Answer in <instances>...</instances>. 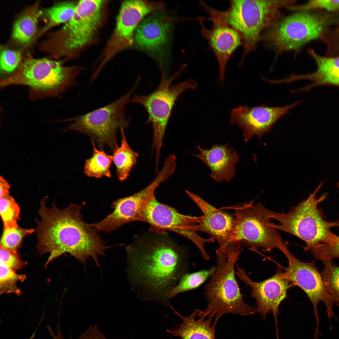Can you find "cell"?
Segmentation results:
<instances>
[{"mask_svg": "<svg viewBox=\"0 0 339 339\" xmlns=\"http://www.w3.org/2000/svg\"><path fill=\"white\" fill-rule=\"evenodd\" d=\"M48 329L52 339H65L62 335L58 323L56 331L55 332L48 326ZM76 339H107L103 333L99 329L97 325L91 326Z\"/></svg>", "mask_w": 339, "mask_h": 339, "instance_id": "obj_36", "label": "cell"}, {"mask_svg": "<svg viewBox=\"0 0 339 339\" xmlns=\"http://www.w3.org/2000/svg\"><path fill=\"white\" fill-rule=\"evenodd\" d=\"M301 102L297 100L290 105L272 107L263 104L250 107H238L231 111L230 123L236 125L243 131L244 141L247 142L255 136L261 138L271 131L273 126L282 117Z\"/></svg>", "mask_w": 339, "mask_h": 339, "instance_id": "obj_17", "label": "cell"}, {"mask_svg": "<svg viewBox=\"0 0 339 339\" xmlns=\"http://www.w3.org/2000/svg\"><path fill=\"white\" fill-rule=\"evenodd\" d=\"M76 5L72 2H62L46 9L45 13L51 25L67 23L73 16Z\"/></svg>", "mask_w": 339, "mask_h": 339, "instance_id": "obj_32", "label": "cell"}, {"mask_svg": "<svg viewBox=\"0 0 339 339\" xmlns=\"http://www.w3.org/2000/svg\"><path fill=\"white\" fill-rule=\"evenodd\" d=\"M47 198L40 202L35 231L37 237V249L41 254L48 253L46 266L54 259L68 253L84 265L92 258L100 266L99 257L110 248L105 245L97 231L83 220L81 213L83 204H71L60 209L55 202L51 208L46 206Z\"/></svg>", "mask_w": 339, "mask_h": 339, "instance_id": "obj_2", "label": "cell"}, {"mask_svg": "<svg viewBox=\"0 0 339 339\" xmlns=\"http://www.w3.org/2000/svg\"><path fill=\"white\" fill-rule=\"evenodd\" d=\"M337 188H338V191H339V181H338V182L337 183Z\"/></svg>", "mask_w": 339, "mask_h": 339, "instance_id": "obj_39", "label": "cell"}, {"mask_svg": "<svg viewBox=\"0 0 339 339\" xmlns=\"http://www.w3.org/2000/svg\"><path fill=\"white\" fill-rule=\"evenodd\" d=\"M199 153L192 155L204 162L211 171L210 176L218 182L230 181L235 176V165L239 156L233 147L227 143L220 145L213 144L208 149H203L198 145L196 147Z\"/></svg>", "mask_w": 339, "mask_h": 339, "instance_id": "obj_20", "label": "cell"}, {"mask_svg": "<svg viewBox=\"0 0 339 339\" xmlns=\"http://www.w3.org/2000/svg\"><path fill=\"white\" fill-rule=\"evenodd\" d=\"M9 186L3 179H1L0 185V198L9 195Z\"/></svg>", "mask_w": 339, "mask_h": 339, "instance_id": "obj_38", "label": "cell"}, {"mask_svg": "<svg viewBox=\"0 0 339 339\" xmlns=\"http://www.w3.org/2000/svg\"><path fill=\"white\" fill-rule=\"evenodd\" d=\"M209 19L213 23L211 29L206 28L199 19L201 32L217 58L219 67V79L223 81L227 64L234 52L243 45L242 39L236 30L220 20L212 17Z\"/></svg>", "mask_w": 339, "mask_h": 339, "instance_id": "obj_19", "label": "cell"}, {"mask_svg": "<svg viewBox=\"0 0 339 339\" xmlns=\"http://www.w3.org/2000/svg\"><path fill=\"white\" fill-rule=\"evenodd\" d=\"M199 219V217L181 214L175 208L159 202L154 195L146 205L142 221L149 224L151 229L171 231L185 237L197 246L204 259L208 260L209 256L204 245L213 242L214 239L203 238L198 234Z\"/></svg>", "mask_w": 339, "mask_h": 339, "instance_id": "obj_12", "label": "cell"}, {"mask_svg": "<svg viewBox=\"0 0 339 339\" xmlns=\"http://www.w3.org/2000/svg\"><path fill=\"white\" fill-rule=\"evenodd\" d=\"M186 192L203 213L199 217L197 231L205 233L216 240L219 244L218 250L227 252L240 251L241 244L234 239L235 219L234 214L217 209L189 191Z\"/></svg>", "mask_w": 339, "mask_h": 339, "instance_id": "obj_16", "label": "cell"}, {"mask_svg": "<svg viewBox=\"0 0 339 339\" xmlns=\"http://www.w3.org/2000/svg\"><path fill=\"white\" fill-rule=\"evenodd\" d=\"M0 213L3 229L18 226L20 208L15 200L9 195L0 198Z\"/></svg>", "mask_w": 339, "mask_h": 339, "instance_id": "obj_30", "label": "cell"}, {"mask_svg": "<svg viewBox=\"0 0 339 339\" xmlns=\"http://www.w3.org/2000/svg\"><path fill=\"white\" fill-rule=\"evenodd\" d=\"M331 38H326V42L328 44L329 49L333 46L339 50V23L336 28L331 34Z\"/></svg>", "mask_w": 339, "mask_h": 339, "instance_id": "obj_37", "label": "cell"}, {"mask_svg": "<svg viewBox=\"0 0 339 339\" xmlns=\"http://www.w3.org/2000/svg\"><path fill=\"white\" fill-rule=\"evenodd\" d=\"M288 4L287 0H233L228 9L222 11L209 6L206 10L236 30L241 36L244 47L242 61L254 50L261 33L282 19L280 9Z\"/></svg>", "mask_w": 339, "mask_h": 339, "instance_id": "obj_3", "label": "cell"}, {"mask_svg": "<svg viewBox=\"0 0 339 339\" xmlns=\"http://www.w3.org/2000/svg\"><path fill=\"white\" fill-rule=\"evenodd\" d=\"M103 2L79 1L72 18L42 43V50L53 56H68L90 42L100 24Z\"/></svg>", "mask_w": 339, "mask_h": 339, "instance_id": "obj_8", "label": "cell"}, {"mask_svg": "<svg viewBox=\"0 0 339 339\" xmlns=\"http://www.w3.org/2000/svg\"><path fill=\"white\" fill-rule=\"evenodd\" d=\"M322 262L324 268L321 274L323 282L332 301L339 306V265L332 260Z\"/></svg>", "mask_w": 339, "mask_h": 339, "instance_id": "obj_28", "label": "cell"}, {"mask_svg": "<svg viewBox=\"0 0 339 339\" xmlns=\"http://www.w3.org/2000/svg\"><path fill=\"white\" fill-rule=\"evenodd\" d=\"M323 185L321 183L306 199L293 207L288 212L280 213L272 211L271 218L279 222L271 223L270 225L276 230H280L296 236L306 244L304 250L310 251L326 239L332 232L331 229L339 227V219L336 221L326 220L319 204L324 201L327 194L319 198L316 195Z\"/></svg>", "mask_w": 339, "mask_h": 339, "instance_id": "obj_6", "label": "cell"}, {"mask_svg": "<svg viewBox=\"0 0 339 339\" xmlns=\"http://www.w3.org/2000/svg\"><path fill=\"white\" fill-rule=\"evenodd\" d=\"M234 240L256 251L281 250L286 245L271 225L272 212L261 203L252 201L234 208Z\"/></svg>", "mask_w": 339, "mask_h": 339, "instance_id": "obj_11", "label": "cell"}, {"mask_svg": "<svg viewBox=\"0 0 339 339\" xmlns=\"http://www.w3.org/2000/svg\"><path fill=\"white\" fill-rule=\"evenodd\" d=\"M178 72L170 78L162 72L160 83L153 92L148 95L132 94L131 102L140 104L148 115V123L153 131L152 147L155 151L156 163L159 162L162 142L174 106L179 96L188 89H195L196 82L191 79L173 84Z\"/></svg>", "mask_w": 339, "mask_h": 339, "instance_id": "obj_10", "label": "cell"}, {"mask_svg": "<svg viewBox=\"0 0 339 339\" xmlns=\"http://www.w3.org/2000/svg\"><path fill=\"white\" fill-rule=\"evenodd\" d=\"M296 11H311L316 9H324L329 12L339 11V0H312L301 5H294L287 8Z\"/></svg>", "mask_w": 339, "mask_h": 339, "instance_id": "obj_33", "label": "cell"}, {"mask_svg": "<svg viewBox=\"0 0 339 339\" xmlns=\"http://www.w3.org/2000/svg\"><path fill=\"white\" fill-rule=\"evenodd\" d=\"M41 13L38 3L26 10L15 23L13 38L22 44L29 42L36 33L38 19Z\"/></svg>", "mask_w": 339, "mask_h": 339, "instance_id": "obj_25", "label": "cell"}, {"mask_svg": "<svg viewBox=\"0 0 339 339\" xmlns=\"http://www.w3.org/2000/svg\"><path fill=\"white\" fill-rule=\"evenodd\" d=\"M172 20L171 18L161 13L147 18L135 31L133 40L137 46L148 51L159 50L168 41Z\"/></svg>", "mask_w": 339, "mask_h": 339, "instance_id": "obj_21", "label": "cell"}, {"mask_svg": "<svg viewBox=\"0 0 339 339\" xmlns=\"http://www.w3.org/2000/svg\"><path fill=\"white\" fill-rule=\"evenodd\" d=\"M0 293H13L20 295L21 292L17 284L23 282L26 278L24 274H19L0 263Z\"/></svg>", "mask_w": 339, "mask_h": 339, "instance_id": "obj_29", "label": "cell"}, {"mask_svg": "<svg viewBox=\"0 0 339 339\" xmlns=\"http://www.w3.org/2000/svg\"><path fill=\"white\" fill-rule=\"evenodd\" d=\"M0 263L16 272L25 266L27 263L21 260L16 251H14L0 246Z\"/></svg>", "mask_w": 339, "mask_h": 339, "instance_id": "obj_35", "label": "cell"}, {"mask_svg": "<svg viewBox=\"0 0 339 339\" xmlns=\"http://www.w3.org/2000/svg\"><path fill=\"white\" fill-rule=\"evenodd\" d=\"M282 252L288 261L287 267L283 268L284 272H281V277L292 282L294 286L301 288L306 294L312 303L316 325L315 334H319V318L318 304L320 301L326 305L328 317L330 322L333 317L337 320L333 310L334 304L332 301L323 282L321 275L315 265V261L310 262L301 261L294 257L288 248Z\"/></svg>", "mask_w": 339, "mask_h": 339, "instance_id": "obj_13", "label": "cell"}, {"mask_svg": "<svg viewBox=\"0 0 339 339\" xmlns=\"http://www.w3.org/2000/svg\"><path fill=\"white\" fill-rule=\"evenodd\" d=\"M308 53L316 63L315 71L309 74H292L285 78V81L288 83L297 80H308L311 81L312 83L294 90V93L307 91L322 85L339 87V56H323L312 49L309 50Z\"/></svg>", "mask_w": 339, "mask_h": 339, "instance_id": "obj_22", "label": "cell"}, {"mask_svg": "<svg viewBox=\"0 0 339 339\" xmlns=\"http://www.w3.org/2000/svg\"><path fill=\"white\" fill-rule=\"evenodd\" d=\"M169 178L164 171H159L148 186L130 196L114 201L113 212L98 222L90 224L97 231L110 232L125 224L134 221H142L143 213L149 199L154 195L157 187Z\"/></svg>", "mask_w": 339, "mask_h": 339, "instance_id": "obj_15", "label": "cell"}, {"mask_svg": "<svg viewBox=\"0 0 339 339\" xmlns=\"http://www.w3.org/2000/svg\"><path fill=\"white\" fill-rule=\"evenodd\" d=\"M174 311L182 322L177 325L176 328L167 330L171 336H179L181 339H215V327L218 321L215 319L213 323V317L207 316L203 311L198 309L187 316L175 310Z\"/></svg>", "mask_w": 339, "mask_h": 339, "instance_id": "obj_23", "label": "cell"}, {"mask_svg": "<svg viewBox=\"0 0 339 339\" xmlns=\"http://www.w3.org/2000/svg\"><path fill=\"white\" fill-rule=\"evenodd\" d=\"M120 130L121 144L113 151L112 156L118 178L120 181H123L129 176L131 170L137 163L139 154L130 147L124 129L122 128Z\"/></svg>", "mask_w": 339, "mask_h": 339, "instance_id": "obj_24", "label": "cell"}, {"mask_svg": "<svg viewBox=\"0 0 339 339\" xmlns=\"http://www.w3.org/2000/svg\"><path fill=\"white\" fill-rule=\"evenodd\" d=\"M216 267L208 270H202L192 273H187L181 278L178 283L167 293L170 299L177 294L196 289L202 284L214 273Z\"/></svg>", "mask_w": 339, "mask_h": 339, "instance_id": "obj_27", "label": "cell"}, {"mask_svg": "<svg viewBox=\"0 0 339 339\" xmlns=\"http://www.w3.org/2000/svg\"><path fill=\"white\" fill-rule=\"evenodd\" d=\"M126 271L131 288L139 298L173 309L167 294L188 273L186 251L166 231L150 228L126 248Z\"/></svg>", "mask_w": 339, "mask_h": 339, "instance_id": "obj_1", "label": "cell"}, {"mask_svg": "<svg viewBox=\"0 0 339 339\" xmlns=\"http://www.w3.org/2000/svg\"><path fill=\"white\" fill-rule=\"evenodd\" d=\"M239 254L216 251L217 266L205 287L207 305L203 312L218 321L228 313L246 316L258 312L257 306H249L244 301L235 278L234 265Z\"/></svg>", "mask_w": 339, "mask_h": 339, "instance_id": "obj_5", "label": "cell"}, {"mask_svg": "<svg viewBox=\"0 0 339 339\" xmlns=\"http://www.w3.org/2000/svg\"><path fill=\"white\" fill-rule=\"evenodd\" d=\"M21 54L20 51L10 50L2 51L0 55L1 70L10 73L18 68L21 63Z\"/></svg>", "mask_w": 339, "mask_h": 339, "instance_id": "obj_34", "label": "cell"}, {"mask_svg": "<svg viewBox=\"0 0 339 339\" xmlns=\"http://www.w3.org/2000/svg\"><path fill=\"white\" fill-rule=\"evenodd\" d=\"M139 83L137 81L127 93L116 100L87 113L64 119L70 123L67 130L84 134L94 140L99 149L108 146L113 151L118 147L117 133L126 128L129 119L126 117V107Z\"/></svg>", "mask_w": 339, "mask_h": 339, "instance_id": "obj_9", "label": "cell"}, {"mask_svg": "<svg viewBox=\"0 0 339 339\" xmlns=\"http://www.w3.org/2000/svg\"><path fill=\"white\" fill-rule=\"evenodd\" d=\"M93 152L91 157L86 160L84 172L88 177L98 178L103 177L111 178L110 167L113 161L112 155L108 154L103 150L98 149L94 140L91 139Z\"/></svg>", "mask_w": 339, "mask_h": 339, "instance_id": "obj_26", "label": "cell"}, {"mask_svg": "<svg viewBox=\"0 0 339 339\" xmlns=\"http://www.w3.org/2000/svg\"><path fill=\"white\" fill-rule=\"evenodd\" d=\"M335 19L324 13L299 11L282 18L268 29L261 40L278 53L297 52L309 42L323 38Z\"/></svg>", "mask_w": 339, "mask_h": 339, "instance_id": "obj_7", "label": "cell"}, {"mask_svg": "<svg viewBox=\"0 0 339 339\" xmlns=\"http://www.w3.org/2000/svg\"><path fill=\"white\" fill-rule=\"evenodd\" d=\"M35 231L33 229H24L19 226L4 229L0 241V246L17 251L24 237Z\"/></svg>", "mask_w": 339, "mask_h": 339, "instance_id": "obj_31", "label": "cell"}, {"mask_svg": "<svg viewBox=\"0 0 339 339\" xmlns=\"http://www.w3.org/2000/svg\"><path fill=\"white\" fill-rule=\"evenodd\" d=\"M236 274L239 279L251 289V296L256 300L259 312L264 320L271 312L277 327V316L281 303L287 297L288 290L294 286L288 280L281 277L278 269L275 275L259 282L252 281L245 271L235 264Z\"/></svg>", "mask_w": 339, "mask_h": 339, "instance_id": "obj_18", "label": "cell"}, {"mask_svg": "<svg viewBox=\"0 0 339 339\" xmlns=\"http://www.w3.org/2000/svg\"><path fill=\"white\" fill-rule=\"evenodd\" d=\"M79 72L78 67L64 66L59 61L27 57L12 75L0 80V85L27 86L33 100L58 97L77 85Z\"/></svg>", "mask_w": 339, "mask_h": 339, "instance_id": "obj_4", "label": "cell"}, {"mask_svg": "<svg viewBox=\"0 0 339 339\" xmlns=\"http://www.w3.org/2000/svg\"><path fill=\"white\" fill-rule=\"evenodd\" d=\"M165 7L161 2L127 0L121 4L115 29L105 50L101 65L104 66L117 53L131 45L133 33L138 24L146 15L160 11Z\"/></svg>", "mask_w": 339, "mask_h": 339, "instance_id": "obj_14", "label": "cell"}]
</instances>
